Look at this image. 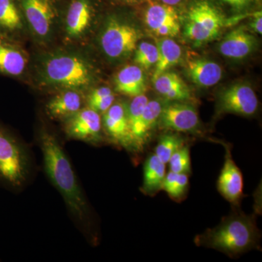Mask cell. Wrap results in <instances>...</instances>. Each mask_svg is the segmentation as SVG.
<instances>
[{"label":"cell","mask_w":262,"mask_h":262,"mask_svg":"<svg viewBox=\"0 0 262 262\" xmlns=\"http://www.w3.org/2000/svg\"><path fill=\"white\" fill-rule=\"evenodd\" d=\"M38 143L48 179L61 194L66 206L77 223L82 228L90 229L91 219L89 203L61 143L46 127L39 129Z\"/></svg>","instance_id":"6da1fadb"},{"label":"cell","mask_w":262,"mask_h":262,"mask_svg":"<svg viewBox=\"0 0 262 262\" xmlns=\"http://www.w3.org/2000/svg\"><path fill=\"white\" fill-rule=\"evenodd\" d=\"M96 70L80 52L60 49L43 53L35 68L37 85L43 89L83 93L96 81Z\"/></svg>","instance_id":"7a4b0ae2"},{"label":"cell","mask_w":262,"mask_h":262,"mask_svg":"<svg viewBox=\"0 0 262 262\" xmlns=\"http://www.w3.org/2000/svg\"><path fill=\"white\" fill-rule=\"evenodd\" d=\"M259 232L252 216L234 213L211 229L198 236V246L213 248L229 256L246 252L258 246Z\"/></svg>","instance_id":"3957f363"},{"label":"cell","mask_w":262,"mask_h":262,"mask_svg":"<svg viewBox=\"0 0 262 262\" xmlns=\"http://www.w3.org/2000/svg\"><path fill=\"white\" fill-rule=\"evenodd\" d=\"M140 33L134 26L117 17H111L103 24L98 44L103 54L112 61H120L135 51Z\"/></svg>","instance_id":"277c9868"},{"label":"cell","mask_w":262,"mask_h":262,"mask_svg":"<svg viewBox=\"0 0 262 262\" xmlns=\"http://www.w3.org/2000/svg\"><path fill=\"white\" fill-rule=\"evenodd\" d=\"M29 168L24 146L0 126V180L10 187H20L27 181Z\"/></svg>","instance_id":"5b68a950"},{"label":"cell","mask_w":262,"mask_h":262,"mask_svg":"<svg viewBox=\"0 0 262 262\" xmlns=\"http://www.w3.org/2000/svg\"><path fill=\"white\" fill-rule=\"evenodd\" d=\"M27 29L41 44L51 42L56 32L58 14L52 0H17Z\"/></svg>","instance_id":"8992f818"},{"label":"cell","mask_w":262,"mask_h":262,"mask_svg":"<svg viewBox=\"0 0 262 262\" xmlns=\"http://www.w3.org/2000/svg\"><path fill=\"white\" fill-rule=\"evenodd\" d=\"M225 26V19L219 10L206 1L191 7L187 13L184 33L196 44L213 40Z\"/></svg>","instance_id":"52a82bcc"},{"label":"cell","mask_w":262,"mask_h":262,"mask_svg":"<svg viewBox=\"0 0 262 262\" xmlns=\"http://www.w3.org/2000/svg\"><path fill=\"white\" fill-rule=\"evenodd\" d=\"M258 100L254 90L248 84L237 83L224 90L219 97L218 112L242 116H252L257 112Z\"/></svg>","instance_id":"ba28073f"},{"label":"cell","mask_w":262,"mask_h":262,"mask_svg":"<svg viewBox=\"0 0 262 262\" xmlns=\"http://www.w3.org/2000/svg\"><path fill=\"white\" fill-rule=\"evenodd\" d=\"M63 129L70 139L96 144L101 140L102 120L92 108H82L63 120Z\"/></svg>","instance_id":"9c48e42d"},{"label":"cell","mask_w":262,"mask_h":262,"mask_svg":"<svg viewBox=\"0 0 262 262\" xmlns=\"http://www.w3.org/2000/svg\"><path fill=\"white\" fill-rule=\"evenodd\" d=\"M145 22L150 30L163 37H175L180 32V19L173 6L152 4L145 13Z\"/></svg>","instance_id":"30bf717a"},{"label":"cell","mask_w":262,"mask_h":262,"mask_svg":"<svg viewBox=\"0 0 262 262\" xmlns=\"http://www.w3.org/2000/svg\"><path fill=\"white\" fill-rule=\"evenodd\" d=\"M159 120L163 127L178 132H192L200 125L195 108L185 103H173L163 106Z\"/></svg>","instance_id":"8fae6325"},{"label":"cell","mask_w":262,"mask_h":262,"mask_svg":"<svg viewBox=\"0 0 262 262\" xmlns=\"http://www.w3.org/2000/svg\"><path fill=\"white\" fill-rule=\"evenodd\" d=\"M92 7L89 0H72L65 18L67 39L77 40L84 36L92 21Z\"/></svg>","instance_id":"7c38bea8"},{"label":"cell","mask_w":262,"mask_h":262,"mask_svg":"<svg viewBox=\"0 0 262 262\" xmlns=\"http://www.w3.org/2000/svg\"><path fill=\"white\" fill-rule=\"evenodd\" d=\"M225 162L218 179V190L230 203H238L244 194V179L234 163L230 150L225 147Z\"/></svg>","instance_id":"4fadbf2b"},{"label":"cell","mask_w":262,"mask_h":262,"mask_svg":"<svg viewBox=\"0 0 262 262\" xmlns=\"http://www.w3.org/2000/svg\"><path fill=\"white\" fill-rule=\"evenodd\" d=\"M102 122L105 130L114 141L126 148L133 144L127 120V106L125 104L113 103L103 113Z\"/></svg>","instance_id":"5bb4252c"},{"label":"cell","mask_w":262,"mask_h":262,"mask_svg":"<svg viewBox=\"0 0 262 262\" xmlns=\"http://www.w3.org/2000/svg\"><path fill=\"white\" fill-rule=\"evenodd\" d=\"M256 38L243 27L229 32L220 42L219 50L222 56L231 59H243L256 48Z\"/></svg>","instance_id":"9a60e30c"},{"label":"cell","mask_w":262,"mask_h":262,"mask_svg":"<svg viewBox=\"0 0 262 262\" xmlns=\"http://www.w3.org/2000/svg\"><path fill=\"white\" fill-rule=\"evenodd\" d=\"M26 29L17 0H0V37L12 41L23 34Z\"/></svg>","instance_id":"2e32d148"},{"label":"cell","mask_w":262,"mask_h":262,"mask_svg":"<svg viewBox=\"0 0 262 262\" xmlns=\"http://www.w3.org/2000/svg\"><path fill=\"white\" fill-rule=\"evenodd\" d=\"M28 65V57L21 48L11 41L0 37V73L20 77Z\"/></svg>","instance_id":"e0dca14e"},{"label":"cell","mask_w":262,"mask_h":262,"mask_svg":"<svg viewBox=\"0 0 262 262\" xmlns=\"http://www.w3.org/2000/svg\"><path fill=\"white\" fill-rule=\"evenodd\" d=\"M82 93L72 90L58 91L46 104V110L53 118L65 120L82 110L83 98Z\"/></svg>","instance_id":"ac0fdd59"},{"label":"cell","mask_w":262,"mask_h":262,"mask_svg":"<svg viewBox=\"0 0 262 262\" xmlns=\"http://www.w3.org/2000/svg\"><path fill=\"white\" fill-rule=\"evenodd\" d=\"M186 71L193 83L202 88L214 86L222 77L221 66L206 58H195L189 61Z\"/></svg>","instance_id":"d6986e66"},{"label":"cell","mask_w":262,"mask_h":262,"mask_svg":"<svg viewBox=\"0 0 262 262\" xmlns=\"http://www.w3.org/2000/svg\"><path fill=\"white\" fill-rule=\"evenodd\" d=\"M115 86L117 92L130 97L144 94L146 80L144 72L139 66H127L115 76Z\"/></svg>","instance_id":"ffe728a7"},{"label":"cell","mask_w":262,"mask_h":262,"mask_svg":"<svg viewBox=\"0 0 262 262\" xmlns=\"http://www.w3.org/2000/svg\"><path fill=\"white\" fill-rule=\"evenodd\" d=\"M158 94L170 101H185L191 98V93L185 82L177 74L165 72L153 81Z\"/></svg>","instance_id":"44dd1931"},{"label":"cell","mask_w":262,"mask_h":262,"mask_svg":"<svg viewBox=\"0 0 262 262\" xmlns=\"http://www.w3.org/2000/svg\"><path fill=\"white\" fill-rule=\"evenodd\" d=\"M163 105L159 100L148 101L135 128L130 133L133 144H141L148 132L159 120Z\"/></svg>","instance_id":"7402d4cb"},{"label":"cell","mask_w":262,"mask_h":262,"mask_svg":"<svg viewBox=\"0 0 262 262\" xmlns=\"http://www.w3.org/2000/svg\"><path fill=\"white\" fill-rule=\"evenodd\" d=\"M159 58L155 65L152 82L161 74L167 72L174 65L177 64L182 58V48L175 41L169 37H163L157 42Z\"/></svg>","instance_id":"603a6c76"},{"label":"cell","mask_w":262,"mask_h":262,"mask_svg":"<svg viewBox=\"0 0 262 262\" xmlns=\"http://www.w3.org/2000/svg\"><path fill=\"white\" fill-rule=\"evenodd\" d=\"M166 164L163 163L155 154L150 155L144 165L143 192L149 195L156 194L162 185L166 175Z\"/></svg>","instance_id":"cb8c5ba5"},{"label":"cell","mask_w":262,"mask_h":262,"mask_svg":"<svg viewBox=\"0 0 262 262\" xmlns=\"http://www.w3.org/2000/svg\"><path fill=\"white\" fill-rule=\"evenodd\" d=\"M184 146V141L179 136L168 134L160 138L155 148V155L163 163H168L172 155Z\"/></svg>","instance_id":"d4e9b609"},{"label":"cell","mask_w":262,"mask_h":262,"mask_svg":"<svg viewBox=\"0 0 262 262\" xmlns=\"http://www.w3.org/2000/svg\"><path fill=\"white\" fill-rule=\"evenodd\" d=\"M159 58L158 46L151 43L143 42L135 50L134 61L141 68H151L156 65Z\"/></svg>","instance_id":"484cf974"},{"label":"cell","mask_w":262,"mask_h":262,"mask_svg":"<svg viewBox=\"0 0 262 262\" xmlns=\"http://www.w3.org/2000/svg\"><path fill=\"white\" fill-rule=\"evenodd\" d=\"M170 171L176 173H190V152L187 146H183L177 150L168 161Z\"/></svg>","instance_id":"4316f807"},{"label":"cell","mask_w":262,"mask_h":262,"mask_svg":"<svg viewBox=\"0 0 262 262\" xmlns=\"http://www.w3.org/2000/svg\"><path fill=\"white\" fill-rule=\"evenodd\" d=\"M148 101L149 99L145 95H140L134 97L129 106H127V120L130 133L135 128Z\"/></svg>","instance_id":"83f0119b"},{"label":"cell","mask_w":262,"mask_h":262,"mask_svg":"<svg viewBox=\"0 0 262 262\" xmlns=\"http://www.w3.org/2000/svg\"><path fill=\"white\" fill-rule=\"evenodd\" d=\"M188 186H189L188 174L178 173L177 182H176L173 190L169 195L173 199H179V198H182L187 192Z\"/></svg>","instance_id":"f1b7e54d"},{"label":"cell","mask_w":262,"mask_h":262,"mask_svg":"<svg viewBox=\"0 0 262 262\" xmlns=\"http://www.w3.org/2000/svg\"><path fill=\"white\" fill-rule=\"evenodd\" d=\"M115 96L114 94L108 95L106 97L101 98L98 101L90 103L88 105V107L92 108L94 111L98 113H104L111 107L112 105L115 102Z\"/></svg>","instance_id":"f546056e"},{"label":"cell","mask_w":262,"mask_h":262,"mask_svg":"<svg viewBox=\"0 0 262 262\" xmlns=\"http://www.w3.org/2000/svg\"><path fill=\"white\" fill-rule=\"evenodd\" d=\"M113 92L111 89L106 86H101V87L96 88L91 91L87 98L88 105L90 103L98 101L103 97L108 96V95L113 94Z\"/></svg>","instance_id":"4dcf8cb0"},{"label":"cell","mask_w":262,"mask_h":262,"mask_svg":"<svg viewBox=\"0 0 262 262\" xmlns=\"http://www.w3.org/2000/svg\"><path fill=\"white\" fill-rule=\"evenodd\" d=\"M251 27L255 32L258 34H261L262 33V14L261 12H257L255 13L253 16V20L251 23Z\"/></svg>","instance_id":"1f68e13d"},{"label":"cell","mask_w":262,"mask_h":262,"mask_svg":"<svg viewBox=\"0 0 262 262\" xmlns=\"http://www.w3.org/2000/svg\"><path fill=\"white\" fill-rule=\"evenodd\" d=\"M223 1L229 5L239 8V7H243L247 4L250 0H223Z\"/></svg>","instance_id":"d6a6232c"},{"label":"cell","mask_w":262,"mask_h":262,"mask_svg":"<svg viewBox=\"0 0 262 262\" xmlns=\"http://www.w3.org/2000/svg\"><path fill=\"white\" fill-rule=\"evenodd\" d=\"M163 2V4L170 5V6H173L179 4L180 3L181 0H161Z\"/></svg>","instance_id":"836d02e7"}]
</instances>
